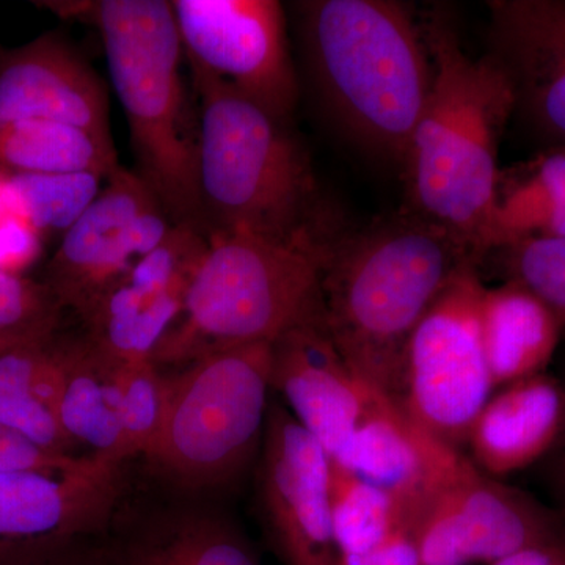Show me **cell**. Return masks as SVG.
I'll return each mask as SVG.
<instances>
[{"label": "cell", "mask_w": 565, "mask_h": 565, "mask_svg": "<svg viewBox=\"0 0 565 565\" xmlns=\"http://www.w3.org/2000/svg\"><path fill=\"white\" fill-rule=\"evenodd\" d=\"M419 24L433 87L403 162L407 210L456 234L482 258L514 90L492 55L465 51L449 14L435 9Z\"/></svg>", "instance_id": "obj_2"}, {"label": "cell", "mask_w": 565, "mask_h": 565, "mask_svg": "<svg viewBox=\"0 0 565 565\" xmlns=\"http://www.w3.org/2000/svg\"><path fill=\"white\" fill-rule=\"evenodd\" d=\"M185 62L286 121L299 102L285 10L275 0H173Z\"/></svg>", "instance_id": "obj_10"}, {"label": "cell", "mask_w": 565, "mask_h": 565, "mask_svg": "<svg viewBox=\"0 0 565 565\" xmlns=\"http://www.w3.org/2000/svg\"><path fill=\"white\" fill-rule=\"evenodd\" d=\"M167 375L152 362L120 364V424L126 457L147 456L161 433Z\"/></svg>", "instance_id": "obj_28"}, {"label": "cell", "mask_w": 565, "mask_h": 565, "mask_svg": "<svg viewBox=\"0 0 565 565\" xmlns=\"http://www.w3.org/2000/svg\"><path fill=\"white\" fill-rule=\"evenodd\" d=\"M296 9L327 114L364 150L403 163L433 87L419 21L392 0H308Z\"/></svg>", "instance_id": "obj_3"}, {"label": "cell", "mask_w": 565, "mask_h": 565, "mask_svg": "<svg viewBox=\"0 0 565 565\" xmlns=\"http://www.w3.org/2000/svg\"><path fill=\"white\" fill-rule=\"evenodd\" d=\"M463 452L419 429L388 397H382L330 459L392 497L405 530Z\"/></svg>", "instance_id": "obj_17"}, {"label": "cell", "mask_w": 565, "mask_h": 565, "mask_svg": "<svg viewBox=\"0 0 565 565\" xmlns=\"http://www.w3.org/2000/svg\"><path fill=\"white\" fill-rule=\"evenodd\" d=\"M58 334L0 352V424L62 456L79 455L58 422Z\"/></svg>", "instance_id": "obj_23"}, {"label": "cell", "mask_w": 565, "mask_h": 565, "mask_svg": "<svg viewBox=\"0 0 565 565\" xmlns=\"http://www.w3.org/2000/svg\"><path fill=\"white\" fill-rule=\"evenodd\" d=\"M565 433V386L545 373L503 386L471 424L468 459L493 479L544 460Z\"/></svg>", "instance_id": "obj_18"}, {"label": "cell", "mask_w": 565, "mask_h": 565, "mask_svg": "<svg viewBox=\"0 0 565 565\" xmlns=\"http://www.w3.org/2000/svg\"><path fill=\"white\" fill-rule=\"evenodd\" d=\"M17 215L13 204H11L9 188H7V174L0 172V226L6 225Z\"/></svg>", "instance_id": "obj_35"}, {"label": "cell", "mask_w": 565, "mask_h": 565, "mask_svg": "<svg viewBox=\"0 0 565 565\" xmlns=\"http://www.w3.org/2000/svg\"><path fill=\"white\" fill-rule=\"evenodd\" d=\"M25 120L66 122L110 136L106 85L62 33L0 46V126Z\"/></svg>", "instance_id": "obj_16"}, {"label": "cell", "mask_w": 565, "mask_h": 565, "mask_svg": "<svg viewBox=\"0 0 565 565\" xmlns=\"http://www.w3.org/2000/svg\"><path fill=\"white\" fill-rule=\"evenodd\" d=\"M264 523L286 565H341L330 511V457L270 403L258 471Z\"/></svg>", "instance_id": "obj_12"}, {"label": "cell", "mask_w": 565, "mask_h": 565, "mask_svg": "<svg viewBox=\"0 0 565 565\" xmlns=\"http://www.w3.org/2000/svg\"><path fill=\"white\" fill-rule=\"evenodd\" d=\"M489 54L515 96V115L548 145L565 143V0H493Z\"/></svg>", "instance_id": "obj_15"}, {"label": "cell", "mask_w": 565, "mask_h": 565, "mask_svg": "<svg viewBox=\"0 0 565 565\" xmlns=\"http://www.w3.org/2000/svg\"><path fill=\"white\" fill-rule=\"evenodd\" d=\"M96 174H7L14 211L44 243L63 236L102 192Z\"/></svg>", "instance_id": "obj_26"}, {"label": "cell", "mask_w": 565, "mask_h": 565, "mask_svg": "<svg viewBox=\"0 0 565 565\" xmlns=\"http://www.w3.org/2000/svg\"><path fill=\"white\" fill-rule=\"evenodd\" d=\"M492 565H565V561L544 552H525Z\"/></svg>", "instance_id": "obj_34"}, {"label": "cell", "mask_w": 565, "mask_h": 565, "mask_svg": "<svg viewBox=\"0 0 565 565\" xmlns=\"http://www.w3.org/2000/svg\"><path fill=\"white\" fill-rule=\"evenodd\" d=\"M58 422L76 448L125 465L120 424V364L87 337L58 338Z\"/></svg>", "instance_id": "obj_19"}, {"label": "cell", "mask_w": 565, "mask_h": 565, "mask_svg": "<svg viewBox=\"0 0 565 565\" xmlns=\"http://www.w3.org/2000/svg\"><path fill=\"white\" fill-rule=\"evenodd\" d=\"M90 456H62L46 451L41 446L0 424V473L2 471H40L63 473L82 463Z\"/></svg>", "instance_id": "obj_30"}, {"label": "cell", "mask_w": 565, "mask_h": 565, "mask_svg": "<svg viewBox=\"0 0 565 565\" xmlns=\"http://www.w3.org/2000/svg\"><path fill=\"white\" fill-rule=\"evenodd\" d=\"M121 463L87 457L63 473H0V555L96 533L120 493Z\"/></svg>", "instance_id": "obj_13"}, {"label": "cell", "mask_w": 565, "mask_h": 565, "mask_svg": "<svg viewBox=\"0 0 565 565\" xmlns=\"http://www.w3.org/2000/svg\"><path fill=\"white\" fill-rule=\"evenodd\" d=\"M120 169L111 136L66 122L25 120L0 126V172L96 174Z\"/></svg>", "instance_id": "obj_24"}, {"label": "cell", "mask_w": 565, "mask_h": 565, "mask_svg": "<svg viewBox=\"0 0 565 565\" xmlns=\"http://www.w3.org/2000/svg\"><path fill=\"white\" fill-rule=\"evenodd\" d=\"M544 460L546 486L559 508L557 514L563 516L565 522V433Z\"/></svg>", "instance_id": "obj_33"}, {"label": "cell", "mask_w": 565, "mask_h": 565, "mask_svg": "<svg viewBox=\"0 0 565 565\" xmlns=\"http://www.w3.org/2000/svg\"><path fill=\"white\" fill-rule=\"evenodd\" d=\"M79 541V539H77ZM77 541L29 546L0 555V565H103L99 552H77Z\"/></svg>", "instance_id": "obj_31"}, {"label": "cell", "mask_w": 565, "mask_h": 565, "mask_svg": "<svg viewBox=\"0 0 565 565\" xmlns=\"http://www.w3.org/2000/svg\"><path fill=\"white\" fill-rule=\"evenodd\" d=\"M341 565H422V561L411 533L397 527L374 548L360 555L341 556Z\"/></svg>", "instance_id": "obj_32"}, {"label": "cell", "mask_w": 565, "mask_h": 565, "mask_svg": "<svg viewBox=\"0 0 565 565\" xmlns=\"http://www.w3.org/2000/svg\"><path fill=\"white\" fill-rule=\"evenodd\" d=\"M479 313L494 388L544 373L561 344V330L537 296L511 280L486 286Z\"/></svg>", "instance_id": "obj_21"}, {"label": "cell", "mask_w": 565, "mask_h": 565, "mask_svg": "<svg viewBox=\"0 0 565 565\" xmlns=\"http://www.w3.org/2000/svg\"><path fill=\"white\" fill-rule=\"evenodd\" d=\"M422 565H492L525 552L565 561V522L467 456L430 494L411 527Z\"/></svg>", "instance_id": "obj_9"}, {"label": "cell", "mask_w": 565, "mask_h": 565, "mask_svg": "<svg viewBox=\"0 0 565 565\" xmlns=\"http://www.w3.org/2000/svg\"><path fill=\"white\" fill-rule=\"evenodd\" d=\"M273 344L211 353L167 375L166 412L145 459L184 490L226 484L262 448Z\"/></svg>", "instance_id": "obj_7"}, {"label": "cell", "mask_w": 565, "mask_h": 565, "mask_svg": "<svg viewBox=\"0 0 565 565\" xmlns=\"http://www.w3.org/2000/svg\"><path fill=\"white\" fill-rule=\"evenodd\" d=\"M199 111L204 233L332 243L344 226L323 199L310 156L286 121L189 63Z\"/></svg>", "instance_id": "obj_4"}, {"label": "cell", "mask_w": 565, "mask_h": 565, "mask_svg": "<svg viewBox=\"0 0 565 565\" xmlns=\"http://www.w3.org/2000/svg\"><path fill=\"white\" fill-rule=\"evenodd\" d=\"M63 311L46 282L0 273V352L55 337Z\"/></svg>", "instance_id": "obj_27"}, {"label": "cell", "mask_w": 565, "mask_h": 565, "mask_svg": "<svg viewBox=\"0 0 565 565\" xmlns=\"http://www.w3.org/2000/svg\"><path fill=\"white\" fill-rule=\"evenodd\" d=\"M478 266L456 278L424 315L405 348L393 403L419 429L462 452L494 386L482 343Z\"/></svg>", "instance_id": "obj_8"}, {"label": "cell", "mask_w": 565, "mask_h": 565, "mask_svg": "<svg viewBox=\"0 0 565 565\" xmlns=\"http://www.w3.org/2000/svg\"><path fill=\"white\" fill-rule=\"evenodd\" d=\"M479 259L470 244L407 207L344 230L323 264V327L349 366L394 401L416 326Z\"/></svg>", "instance_id": "obj_1"}, {"label": "cell", "mask_w": 565, "mask_h": 565, "mask_svg": "<svg viewBox=\"0 0 565 565\" xmlns=\"http://www.w3.org/2000/svg\"><path fill=\"white\" fill-rule=\"evenodd\" d=\"M174 225L147 182L120 167L61 237L43 282L63 310L82 316Z\"/></svg>", "instance_id": "obj_11"}, {"label": "cell", "mask_w": 565, "mask_h": 565, "mask_svg": "<svg viewBox=\"0 0 565 565\" xmlns=\"http://www.w3.org/2000/svg\"><path fill=\"white\" fill-rule=\"evenodd\" d=\"M527 239H565V143L501 170L482 258Z\"/></svg>", "instance_id": "obj_20"}, {"label": "cell", "mask_w": 565, "mask_h": 565, "mask_svg": "<svg viewBox=\"0 0 565 565\" xmlns=\"http://www.w3.org/2000/svg\"><path fill=\"white\" fill-rule=\"evenodd\" d=\"M332 243L269 239L244 230L207 233L181 315L156 349L158 367L275 340L323 322L322 270Z\"/></svg>", "instance_id": "obj_6"}, {"label": "cell", "mask_w": 565, "mask_h": 565, "mask_svg": "<svg viewBox=\"0 0 565 565\" xmlns=\"http://www.w3.org/2000/svg\"><path fill=\"white\" fill-rule=\"evenodd\" d=\"M270 388L329 457L384 397L349 366L323 322L296 327L274 341Z\"/></svg>", "instance_id": "obj_14"}, {"label": "cell", "mask_w": 565, "mask_h": 565, "mask_svg": "<svg viewBox=\"0 0 565 565\" xmlns=\"http://www.w3.org/2000/svg\"><path fill=\"white\" fill-rule=\"evenodd\" d=\"M99 556L103 565H262L232 523L196 509L158 516Z\"/></svg>", "instance_id": "obj_22"}, {"label": "cell", "mask_w": 565, "mask_h": 565, "mask_svg": "<svg viewBox=\"0 0 565 565\" xmlns=\"http://www.w3.org/2000/svg\"><path fill=\"white\" fill-rule=\"evenodd\" d=\"M65 20L95 25L111 85L128 120L141 180L173 223L203 230L199 195L200 125L181 74L184 50L172 2H36Z\"/></svg>", "instance_id": "obj_5"}, {"label": "cell", "mask_w": 565, "mask_h": 565, "mask_svg": "<svg viewBox=\"0 0 565 565\" xmlns=\"http://www.w3.org/2000/svg\"><path fill=\"white\" fill-rule=\"evenodd\" d=\"M498 252L505 280L525 286L548 307L565 343V239H527Z\"/></svg>", "instance_id": "obj_29"}, {"label": "cell", "mask_w": 565, "mask_h": 565, "mask_svg": "<svg viewBox=\"0 0 565 565\" xmlns=\"http://www.w3.org/2000/svg\"><path fill=\"white\" fill-rule=\"evenodd\" d=\"M329 489L334 541L341 556L367 552L397 527H405L392 497L332 459Z\"/></svg>", "instance_id": "obj_25"}]
</instances>
